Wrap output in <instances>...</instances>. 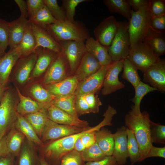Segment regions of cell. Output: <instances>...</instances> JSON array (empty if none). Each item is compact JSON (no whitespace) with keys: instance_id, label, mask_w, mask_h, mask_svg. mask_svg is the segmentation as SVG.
Wrapping results in <instances>:
<instances>
[{"instance_id":"cell-50","label":"cell","mask_w":165,"mask_h":165,"mask_svg":"<svg viewBox=\"0 0 165 165\" xmlns=\"http://www.w3.org/2000/svg\"><path fill=\"white\" fill-rule=\"evenodd\" d=\"M75 106L76 113L79 116L90 113L89 106L83 95L76 97Z\"/></svg>"},{"instance_id":"cell-61","label":"cell","mask_w":165,"mask_h":165,"mask_svg":"<svg viewBox=\"0 0 165 165\" xmlns=\"http://www.w3.org/2000/svg\"><path fill=\"white\" fill-rule=\"evenodd\" d=\"M6 53V52L4 51L0 46V58L2 57Z\"/></svg>"},{"instance_id":"cell-9","label":"cell","mask_w":165,"mask_h":165,"mask_svg":"<svg viewBox=\"0 0 165 165\" xmlns=\"http://www.w3.org/2000/svg\"><path fill=\"white\" fill-rule=\"evenodd\" d=\"M143 81L157 91L165 92V59L159 58L143 73Z\"/></svg>"},{"instance_id":"cell-51","label":"cell","mask_w":165,"mask_h":165,"mask_svg":"<svg viewBox=\"0 0 165 165\" xmlns=\"http://www.w3.org/2000/svg\"><path fill=\"white\" fill-rule=\"evenodd\" d=\"M96 131H94L88 132L80 137L81 141L86 148L91 146L96 142Z\"/></svg>"},{"instance_id":"cell-31","label":"cell","mask_w":165,"mask_h":165,"mask_svg":"<svg viewBox=\"0 0 165 165\" xmlns=\"http://www.w3.org/2000/svg\"><path fill=\"white\" fill-rule=\"evenodd\" d=\"M25 138L21 132L14 127H12L6 135V143L8 154L16 157Z\"/></svg>"},{"instance_id":"cell-25","label":"cell","mask_w":165,"mask_h":165,"mask_svg":"<svg viewBox=\"0 0 165 165\" xmlns=\"http://www.w3.org/2000/svg\"><path fill=\"white\" fill-rule=\"evenodd\" d=\"M86 52L94 56L102 66L107 65L112 61L108 49L91 37L85 42Z\"/></svg>"},{"instance_id":"cell-17","label":"cell","mask_w":165,"mask_h":165,"mask_svg":"<svg viewBox=\"0 0 165 165\" xmlns=\"http://www.w3.org/2000/svg\"><path fill=\"white\" fill-rule=\"evenodd\" d=\"M35 51L37 54V58L30 80L38 78L46 72L58 54L40 47L37 48Z\"/></svg>"},{"instance_id":"cell-48","label":"cell","mask_w":165,"mask_h":165,"mask_svg":"<svg viewBox=\"0 0 165 165\" xmlns=\"http://www.w3.org/2000/svg\"><path fill=\"white\" fill-rule=\"evenodd\" d=\"M149 26L155 31L161 33H165V15L151 17Z\"/></svg>"},{"instance_id":"cell-10","label":"cell","mask_w":165,"mask_h":165,"mask_svg":"<svg viewBox=\"0 0 165 165\" xmlns=\"http://www.w3.org/2000/svg\"><path fill=\"white\" fill-rule=\"evenodd\" d=\"M61 46L69 64L71 73L75 72L86 52L85 42L65 40L58 42Z\"/></svg>"},{"instance_id":"cell-58","label":"cell","mask_w":165,"mask_h":165,"mask_svg":"<svg viewBox=\"0 0 165 165\" xmlns=\"http://www.w3.org/2000/svg\"><path fill=\"white\" fill-rule=\"evenodd\" d=\"M80 137L75 142L74 145V150L78 152H81L85 149L86 148L82 144L80 139Z\"/></svg>"},{"instance_id":"cell-15","label":"cell","mask_w":165,"mask_h":165,"mask_svg":"<svg viewBox=\"0 0 165 165\" xmlns=\"http://www.w3.org/2000/svg\"><path fill=\"white\" fill-rule=\"evenodd\" d=\"M110 64L102 66L95 73L79 82L74 94L75 96L76 97L93 93L96 94L102 87L105 75Z\"/></svg>"},{"instance_id":"cell-30","label":"cell","mask_w":165,"mask_h":165,"mask_svg":"<svg viewBox=\"0 0 165 165\" xmlns=\"http://www.w3.org/2000/svg\"><path fill=\"white\" fill-rule=\"evenodd\" d=\"M14 127L21 132L27 140L37 146H41L44 145L29 122L24 116L18 113Z\"/></svg>"},{"instance_id":"cell-60","label":"cell","mask_w":165,"mask_h":165,"mask_svg":"<svg viewBox=\"0 0 165 165\" xmlns=\"http://www.w3.org/2000/svg\"><path fill=\"white\" fill-rule=\"evenodd\" d=\"M39 156L40 165H50L43 156L39 154Z\"/></svg>"},{"instance_id":"cell-56","label":"cell","mask_w":165,"mask_h":165,"mask_svg":"<svg viewBox=\"0 0 165 165\" xmlns=\"http://www.w3.org/2000/svg\"><path fill=\"white\" fill-rule=\"evenodd\" d=\"M16 158L11 155L2 156L0 158V165H16Z\"/></svg>"},{"instance_id":"cell-32","label":"cell","mask_w":165,"mask_h":165,"mask_svg":"<svg viewBox=\"0 0 165 165\" xmlns=\"http://www.w3.org/2000/svg\"><path fill=\"white\" fill-rule=\"evenodd\" d=\"M104 127L96 132V142L106 156H111L114 145L113 135L110 130Z\"/></svg>"},{"instance_id":"cell-3","label":"cell","mask_w":165,"mask_h":165,"mask_svg":"<svg viewBox=\"0 0 165 165\" xmlns=\"http://www.w3.org/2000/svg\"><path fill=\"white\" fill-rule=\"evenodd\" d=\"M46 29L58 43L65 40L85 42L91 37L85 24L79 20L72 22L66 19L57 21L47 25Z\"/></svg>"},{"instance_id":"cell-22","label":"cell","mask_w":165,"mask_h":165,"mask_svg":"<svg viewBox=\"0 0 165 165\" xmlns=\"http://www.w3.org/2000/svg\"><path fill=\"white\" fill-rule=\"evenodd\" d=\"M36 146L26 138L16 157V165H40Z\"/></svg>"},{"instance_id":"cell-52","label":"cell","mask_w":165,"mask_h":165,"mask_svg":"<svg viewBox=\"0 0 165 165\" xmlns=\"http://www.w3.org/2000/svg\"><path fill=\"white\" fill-rule=\"evenodd\" d=\"M85 165H120L113 156H107L103 159L95 162H86Z\"/></svg>"},{"instance_id":"cell-49","label":"cell","mask_w":165,"mask_h":165,"mask_svg":"<svg viewBox=\"0 0 165 165\" xmlns=\"http://www.w3.org/2000/svg\"><path fill=\"white\" fill-rule=\"evenodd\" d=\"M28 20L32 19L45 5L44 0H27Z\"/></svg>"},{"instance_id":"cell-19","label":"cell","mask_w":165,"mask_h":165,"mask_svg":"<svg viewBox=\"0 0 165 165\" xmlns=\"http://www.w3.org/2000/svg\"><path fill=\"white\" fill-rule=\"evenodd\" d=\"M30 22L36 40V48L40 47L52 50L58 54L62 52V49L61 46L46 29Z\"/></svg>"},{"instance_id":"cell-5","label":"cell","mask_w":165,"mask_h":165,"mask_svg":"<svg viewBox=\"0 0 165 165\" xmlns=\"http://www.w3.org/2000/svg\"><path fill=\"white\" fill-rule=\"evenodd\" d=\"M148 5L141 7L137 11L132 10L131 17L128 21L130 48L142 42L149 27L151 16Z\"/></svg>"},{"instance_id":"cell-14","label":"cell","mask_w":165,"mask_h":165,"mask_svg":"<svg viewBox=\"0 0 165 165\" xmlns=\"http://www.w3.org/2000/svg\"><path fill=\"white\" fill-rule=\"evenodd\" d=\"M124 60L112 61L107 71L103 81L101 93L106 96L117 90L125 87L124 84L118 78L119 74L122 71Z\"/></svg>"},{"instance_id":"cell-1","label":"cell","mask_w":165,"mask_h":165,"mask_svg":"<svg viewBox=\"0 0 165 165\" xmlns=\"http://www.w3.org/2000/svg\"><path fill=\"white\" fill-rule=\"evenodd\" d=\"M116 114L113 110L108 108L103 115V120L96 126L89 127L81 132L44 143L42 146L37 147L38 151L50 165H60L62 157L74 150L75 143L79 138L88 132L97 131L105 126H112V120Z\"/></svg>"},{"instance_id":"cell-8","label":"cell","mask_w":165,"mask_h":165,"mask_svg":"<svg viewBox=\"0 0 165 165\" xmlns=\"http://www.w3.org/2000/svg\"><path fill=\"white\" fill-rule=\"evenodd\" d=\"M37 57L35 51L28 57L19 58L12 71V77L9 81L11 80L18 88L25 86L30 81Z\"/></svg>"},{"instance_id":"cell-7","label":"cell","mask_w":165,"mask_h":165,"mask_svg":"<svg viewBox=\"0 0 165 165\" xmlns=\"http://www.w3.org/2000/svg\"><path fill=\"white\" fill-rule=\"evenodd\" d=\"M160 58L148 45L141 42L130 48L127 58L143 73Z\"/></svg>"},{"instance_id":"cell-46","label":"cell","mask_w":165,"mask_h":165,"mask_svg":"<svg viewBox=\"0 0 165 165\" xmlns=\"http://www.w3.org/2000/svg\"><path fill=\"white\" fill-rule=\"evenodd\" d=\"M148 7L152 17L165 15V0H149Z\"/></svg>"},{"instance_id":"cell-37","label":"cell","mask_w":165,"mask_h":165,"mask_svg":"<svg viewBox=\"0 0 165 165\" xmlns=\"http://www.w3.org/2000/svg\"><path fill=\"white\" fill-rule=\"evenodd\" d=\"M138 70L127 58L124 60L122 78L130 83L134 88L141 81Z\"/></svg>"},{"instance_id":"cell-55","label":"cell","mask_w":165,"mask_h":165,"mask_svg":"<svg viewBox=\"0 0 165 165\" xmlns=\"http://www.w3.org/2000/svg\"><path fill=\"white\" fill-rule=\"evenodd\" d=\"M20 11V16L27 18L28 17V9L26 1L24 0H14Z\"/></svg>"},{"instance_id":"cell-35","label":"cell","mask_w":165,"mask_h":165,"mask_svg":"<svg viewBox=\"0 0 165 165\" xmlns=\"http://www.w3.org/2000/svg\"><path fill=\"white\" fill-rule=\"evenodd\" d=\"M76 97L75 94L55 96L52 101V104L74 117L79 118L75 106Z\"/></svg>"},{"instance_id":"cell-45","label":"cell","mask_w":165,"mask_h":165,"mask_svg":"<svg viewBox=\"0 0 165 165\" xmlns=\"http://www.w3.org/2000/svg\"><path fill=\"white\" fill-rule=\"evenodd\" d=\"M9 22L0 18V46L4 52L9 46Z\"/></svg>"},{"instance_id":"cell-24","label":"cell","mask_w":165,"mask_h":165,"mask_svg":"<svg viewBox=\"0 0 165 165\" xmlns=\"http://www.w3.org/2000/svg\"><path fill=\"white\" fill-rule=\"evenodd\" d=\"M28 20L21 16L9 22V43L10 49L16 48L24 35Z\"/></svg>"},{"instance_id":"cell-42","label":"cell","mask_w":165,"mask_h":165,"mask_svg":"<svg viewBox=\"0 0 165 165\" xmlns=\"http://www.w3.org/2000/svg\"><path fill=\"white\" fill-rule=\"evenodd\" d=\"M151 137L153 143L165 144V126L151 121L150 126Z\"/></svg>"},{"instance_id":"cell-44","label":"cell","mask_w":165,"mask_h":165,"mask_svg":"<svg viewBox=\"0 0 165 165\" xmlns=\"http://www.w3.org/2000/svg\"><path fill=\"white\" fill-rule=\"evenodd\" d=\"M81 152L73 150L61 158L60 165H85Z\"/></svg>"},{"instance_id":"cell-27","label":"cell","mask_w":165,"mask_h":165,"mask_svg":"<svg viewBox=\"0 0 165 165\" xmlns=\"http://www.w3.org/2000/svg\"><path fill=\"white\" fill-rule=\"evenodd\" d=\"M28 92L34 100L46 108L52 105V101L55 97L38 82H35L31 84Z\"/></svg>"},{"instance_id":"cell-38","label":"cell","mask_w":165,"mask_h":165,"mask_svg":"<svg viewBox=\"0 0 165 165\" xmlns=\"http://www.w3.org/2000/svg\"><path fill=\"white\" fill-rule=\"evenodd\" d=\"M29 21L41 28L46 29L47 25L54 23L57 21L52 16L49 10L45 5Z\"/></svg>"},{"instance_id":"cell-59","label":"cell","mask_w":165,"mask_h":165,"mask_svg":"<svg viewBox=\"0 0 165 165\" xmlns=\"http://www.w3.org/2000/svg\"><path fill=\"white\" fill-rule=\"evenodd\" d=\"M8 86H8H4L0 84V102L1 101Z\"/></svg>"},{"instance_id":"cell-18","label":"cell","mask_w":165,"mask_h":165,"mask_svg":"<svg viewBox=\"0 0 165 165\" xmlns=\"http://www.w3.org/2000/svg\"><path fill=\"white\" fill-rule=\"evenodd\" d=\"M47 110L49 119L57 123L82 128L89 127L87 121L75 117L52 104Z\"/></svg>"},{"instance_id":"cell-53","label":"cell","mask_w":165,"mask_h":165,"mask_svg":"<svg viewBox=\"0 0 165 165\" xmlns=\"http://www.w3.org/2000/svg\"><path fill=\"white\" fill-rule=\"evenodd\" d=\"M152 157H160L164 159L165 147H157L152 145L146 155V159Z\"/></svg>"},{"instance_id":"cell-36","label":"cell","mask_w":165,"mask_h":165,"mask_svg":"<svg viewBox=\"0 0 165 165\" xmlns=\"http://www.w3.org/2000/svg\"><path fill=\"white\" fill-rule=\"evenodd\" d=\"M103 2L110 12L120 14L128 21L130 20L132 9L127 0H103Z\"/></svg>"},{"instance_id":"cell-28","label":"cell","mask_w":165,"mask_h":165,"mask_svg":"<svg viewBox=\"0 0 165 165\" xmlns=\"http://www.w3.org/2000/svg\"><path fill=\"white\" fill-rule=\"evenodd\" d=\"M15 88L19 99L16 107V111L18 114L24 116L46 108L29 97L23 95L16 86H15Z\"/></svg>"},{"instance_id":"cell-26","label":"cell","mask_w":165,"mask_h":165,"mask_svg":"<svg viewBox=\"0 0 165 165\" xmlns=\"http://www.w3.org/2000/svg\"><path fill=\"white\" fill-rule=\"evenodd\" d=\"M142 42L148 45L159 57L164 54L165 33L155 31L149 26Z\"/></svg>"},{"instance_id":"cell-39","label":"cell","mask_w":165,"mask_h":165,"mask_svg":"<svg viewBox=\"0 0 165 165\" xmlns=\"http://www.w3.org/2000/svg\"><path fill=\"white\" fill-rule=\"evenodd\" d=\"M127 151L131 165H133L138 161L140 156L139 146L132 131L127 128Z\"/></svg>"},{"instance_id":"cell-41","label":"cell","mask_w":165,"mask_h":165,"mask_svg":"<svg viewBox=\"0 0 165 165\" xmlns=\"http://www.w3.org/2000/svg\"><path fill=\"white\" fill-rule=\"evenodd\" d=\"M90 0H63L61 7L64 10L66 19L70 21H74L76 8L80 3L92 1Z\"/></svg>"},{"instance_id":"cell-20","label":"cell","mask_w":165,"mask_h":165,"mask_svg":"<svg viewBox=\"0 0 165 165\" xmlns=\"http://www.w3.org/2000/svg\"><path fill=\"white\" fill-rule=\"evenodd\" d=\"M79 82L77 77L74 75L44 86L55 97L67 96L74 94Z\"/></svg>"},{"instance_id":"cell-57","label":"cell","mask_w":165,"mask_h":165,"mask_svg":"<svg viewBox=\"0 0 165 165\" xmlns=\"http://www.w3.org/2000/svg\"><path fill=\"white\" fill-rule=\"evenodd\" d=\"M6 135L0 137V158L8 155L6 143Z\"/></svg>"},{"instance_id":"cell-2","label":"cell","mask_w":165,"mask_h":165,"mask_svg":"<svg viewBox=\"0 0 165 165\" xmlns=\"http://www.w3.org/2000/svg\"><path fill=\"white\" fill-rule=\"evenodd\" d=\"M151 122L149 114L146 111L141 112L140 115L137 116L130 110L124 117L125 127L132 131L139 146L140 156L138 162L146 159L152 145L151 137Z\"/></svg>"},{"instance_id":"cell-43","label":"cell","mask_w":165,"mask_h":165,"mask_svg":"<svg viewBox=\"0 0 165 165\" xmlns=\"http://www.w3.org/2000/svg\"><path fill=\"white\" fill-rule=\"evenodd\" d=\"M45 5L47 7L53 17L57 21L66 19L64 10L59 5L57 0H44Z\"/></svg>"},{"instance_id":"cell-12","label":"cell","mask_w":165,"mask_h":165,"mask_svg":"<svg viewBox=\"0 0 165 165\" xmlns=\"http://www.w3.org/2000/svg\"><path fill=\"white\" fill-rule=\"evenodd\" d=\"M118 22L115 17L104 19L94 31L96 40L107 49L110 46L116 33Z\"/></svg>"},{"instance_id":"cell-29","label":"cell","mask_w":165,"mask_h":165,"mask_svg":"<svg viewBox=\"0 0 165 165\" xmlns=\"http://www.w3.org/2000/svg\"><path fill=\"white\" fill-rule=\"evenodd\" d=\"M36 46V39L28 20L24 37L16 49L20 55V58H24L34 52Z\"/></svg>"},{"instance_id":"cell-21","label":"cell","mask_w":165,"mask_h":165,"mask_svg":"<svg viewBox=\"0 0 165 165\" xmlns=\"http://www.w3.org/2000/svg\"><path fill=\"white\" fill-rule=\"evenodd\" d=\"M20 56L16 48L9 50L0 58V84L8 85L12 71Z\"/></svg>"},{"instance_id":"cell-33","label":"cell","mask_w":165,"mask_h":165,"mask_svg":"<svg viewBox=\"0 0 165 165\" xmlns=\"http://www.w3.org/2000/svg\"><path fill=\"white\" fill-rule=\"evenodd\" d=\"M32 126L40 138L47 122L49 119L47 108L24 116Z\"/></svg>"},{"instance_id":"cell-34","label":"cell","mask_w":165,"mask_h":165,"mask_svg":"<svg viewBox=\"0 0 165 165\" xmlns=\"http://www.w3.org/2000/svg\"><path fill=\"white\" fill-rule=\"evenodd\" d=\"M134 89V97L130 100L134 103V105H132L131 107V110L134 115L138 116L141 114L140 105L143 97L148 93L157 90L141 81Z\"/></svg>"},{"instance_id":"cell-23","label":"cell","mask_w":165,"mask_h":165,"mask_svg":"<svg viewBox=\"0 0 165 165\" xmlns=\"http://www.w3.org/2000/svg\"><path fill=\"white\" fill-rule=\"evenodd\" d=\"M101 66L94 56L86 52L75 71V75L80 82L95 73Z\"/></svg>"},{"instance_id":"cell-16","label":"cell","mask_w":165,"mask_h":165,"mask_svg":"<svg viewBox=\"0 0 165 165\" xmlns=\"http://www.w3.org/2000/svg\"><path fill=\"white\" fill-rule=\"evenodd\" d=\"M114 145L112 156L120 165H124L128 157L127 127L124 126L118 128L112 134Z\"/></svg>"},{"instance_id":"cell-40","label":"cell","mask_w":165,"mask_h":165,"mask_svg":"<svg viewBox=\"0 0 165 165\" xmlns=\"http://www.w3.org/2000/svg\"><path fill=\"white\" fill-rule=\"evenodd\" d=\"M81 153L83 160L86 163L97 161L107 156L96 142L91 146L86 148Z\"/></svg>"},{"instance_id":"cell-6","label":"cell","mask_w":165,"mask_h":165,"mask_svg":"<svg viewBox=\"0 0 165 165\" xmlns=\"http://www.w3.org/2000/svg\"><path fill=\"white\" fill-rule=\"evenodd\" d=\"M119 26L108 52L112 61L126 58L129 53L131 43L128 31V22L118 21Z\"/></svg>"},{"instance_id":"cell-4","label":"cell","mask_w":165,"mask_h":165,"mask_svg":"<svg viewBox=\"0 0 165 165\" xmlns=\"http://www.w3.org/2000/svg\"><path fill=\"white\" fill-rule=\"evenodd\" d=\"M19 99L15 88L8 87L0 102V137L7 134L17 119Z\"/></svg>"},{"instance_id":"cell-47","label":"cell","mask_w":165,"mask_h":165,"mask_svg":"<svg viewBox=\"0 0 165 165\" xmlns=\"http://www.w3.org/2000/svg\"><path fill=\"white\" fill-rule=\"evenodd\" d=\"M83 95L89 106L90 113H99V107L102 105V104L98 95L93 93Z\"/></svg>"},{"instance_id":"cell-54","label":"cell","mask_w":165,"mask_h":165,"mask_svg":"<svg viewBox=\"0 0 165 165\" xmlns=\"http://www.w3.org/2000/svg\"><path fill=\"white\" fill-rule=\"evenodd\" d=\"M132 9L138 11L141 7L149 4V0H127Z\"/></svg>"},{"instance_id":"cell-13","label":"cell","mask_w":165,"mask_h":165,"mask_svg":"<svg viewBox=\"0 0 165 165\" xmlns=\"http://www.w3.org/2000/svg\"><path fill=\"white\" fill-rule=\"evenodd\" d=\"M68 68H69L68 62L62 50L46 71L42 81V84L47 85L65 79Z\"/></svg>"},{"instance_id":"cell-11","label":"cell","mask_w":165,"mask_h":165,"mask_svg":"<svg viewBox=\"0 0 165 165\" xmlns=\"http://www.w3.org/2000/svg\"><path fill=\"white\" fill-rule=\"evenodd\" d=\"M87 128H82L59 124L49 119L44 128L41 139L44 144L81 132Z\"/></svg>"}]
</instances>
